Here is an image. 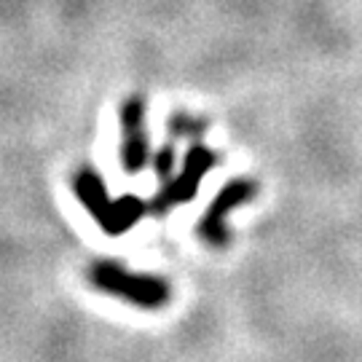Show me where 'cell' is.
<instances>
[{
  "mask_svg": "<svg viewBox=\"0 0 362 362\" xmlns=\"http://www.w3.org/2000/svg\"><path fill=\"white\" fill-rule=\"evenodd\" d=\"M167 127L175 140H199L207 132V121L191 116V113H175Z\"/></svg>",
  "mask_w": 362,
  "mask_h": 362,
  "instance_id": "6",
  "label": "cell"
},
{
  "mask_svg": "<svg viewBox=\"0 0 362 362\" xmlns=\"http://www.w3.org/2000/svg\"><path fill=\"white\" fill-rule=\"evenodd\" d=\"M151 164H153L156 175H158L164 182H167L169 177H175V172H177V151H175V145H164V148H158Z\"/></svg>",
  "mask_w": 362,
  "mask_h": 362,
  "instance_id": "7",
  "label": "cell"
},
{
  "mask_svg": "<svg viewBox=\"0 0 362 362\" xmlns=\"http://www.w3.org/2000/svg\"><path fill=\"white\" fill-rule=\"evenodd\" d=\"M255 194H258V182L250 180V177H236V180L226 182L218 191V196L212 199V204L207 207V212L199 220V228H196V231L202 236V242L209 247H215V250L228 247L231 231H228V226H226V218L231 215L233 209L250 204V202L255 199Z\"/></svg>",
  "mask_w": 362,
  "mask_h": 362,
  "instance_id": "3",
  "label": "cell"
},
{
  "mask_svg": "<svg viewBox=\"0 0 362 362\" xmlns=\"http://www.w3.org/2000/svg\"><path fill=\"white\" fill-rule=\"evenodd\" d=\"M89 282L94 290L134 303L137 309H164L172 298L167 279L156 274L132 272L118 260H97L89 269Z\"/></svg>",
  "mask_w": 362,
  "mask_h": 362,
  "instance_id": "1",
  "label": "cell"
},
{
  "mask_svg": "<svg viewBox=\"0 0 362 362\" xmlns=\"http://www.w3.org/2000/svg\"><path fill=\"white\" fill-rule=\"evenodd\" d=\"M153 161L145 134V100L134 94L121 105V167L129 175L143 172Z\"/></svg>",
  "mask_w": 362,
  "mask_h": 362,
  "instance_id": "4",
  "label": "cell"
},
{
  "mask_svg": "<svg viewBox=\"0 0 362 362\" xmlns=\"http://www.w3.org/2000/svg\"><path fill=\"white\" fill-rule=\"evenodd\" d=\"M73 191H76L78 202L89 209L91 218L100 223V228L110 236H116L118 199L110 196L103 175L91 167H81L73 177Z\"/></svg>",
  "mask_w": 362,
  "mask_h": 362,
  "instance_id": "5",
  "label": "cell"
},
{
  "mask_svg": "<svg viewBox=\"0 0 362 362\" xmlns=\"http://www.w3.org/2000/svg\"><path fill=\"white\" fill-rule=\"evenodd\" d=\"M218 164V153L207 148V145L202 143H194L188 148V153L182 158L180 169L175 172V177H169L164 185H161V191L148 202V207H151V215H158V218H164L169 215L175 207H182V204H188L196 194H199V185L202 180L207 177V172Z\"/></svg>",
  "mask_w": 362,
  "mask_h": 362,
  "instance_id": "2",
  "label": "cell"
}]
</instances>
